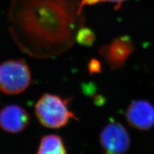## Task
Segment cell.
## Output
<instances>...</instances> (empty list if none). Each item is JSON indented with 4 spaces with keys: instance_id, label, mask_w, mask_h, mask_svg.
Here are the masks:
<instances>
[{
    "instance_id": "1",
    "label": "cell",
    "mask_w": 154,
    "mask_h": 154,
    "mask_svg": "<svg viewBox=\"0 0 154 154\" xmlns=\"http://www.w3.org/2000/svg\"><path fill=\"white\" fill-rule=\"evenodd\" d=\"M17 5L10 12V32L25 54L50 57L67 49L73 41L71 19L57 5L45 1Z\"/></svg>"
},
{
    "instance_id": "2",
    "label": "cell",
    "mask_w": 154,
    "mask_h": 154,
    "mask_svg": "<svg viewBox=\"0 0 154 154\" xmlns=\"http://www.w3.org/2000/svg\"><path fill=\"white\" fill-rule=\"evenodd\" d=\"M35 112L40 123L50 128L63 127L73 118L74 114L69 109L68 102L60 96L46 93L38 100Z\"/></svg>"
},
{
    "instance_id": "3",
    "label": "cell",
    "mask_w": 154,
    "mask_h": 154,
    "mask_svg": "<svg viewBox=\"0 0 154 154\" xmlns=\"http://www.w3.org/2000/svg\"><path fill=\"white\" fill-rule=\"evenodd\" d=\"M32 84L30 69L22 59H11L0 64V90L9 95L20 94Z\"/></svg>"
},
{
    "instance_id": "4",
    "label": "cell",
    "mask_w": 154,
    "mask_h": 154,
    "mask_svg": "<svg viewBox=\"0 0 154 154\" xmlns=\"http://www.w3.org/2000/svg\"><path fill=\"white\" fill-rule=\"evenodd\" d=\"M99 141L103 150L110 154L125 153L131 145V139L126 128L116 122H110L103 128Z\"/></svg>"
},
{
    "instance_id": "5",
    "label": "cell",
    "mask_w": 154,
    "mask_h": 154,
    "mask_svg": "<svg viewBox=\"0 0 154 154\" xmlns=\"http://www.w3.org/2000/svg\"><path fill=\"white\" fill-rule=\"evenodd\" d=\"M134 50L132 41L128 36H122L100 48V53L112 69L124 66Z\"/></svg>"
},
{
    "instance_id": "6",
    "label": "cell",
    "mask_w": 154,
    "mask_h": 154,
    "mask_svg": "<svg viewBox=\"0 0 154 154\" xmlns=\"http://www.w3.org/2000/svg\"><path fill=\"white\" fill-rule=\"evenodd\" d=\"M30 123L26 110L18 105H9L0 111V128L7 133L17 134L24 131Z\"/></svg>"
},
{
    "instance_id": "7",
    "label": "cell",
    "mask_w": 154,
    "mask_h": 154,
    "mask_svg": "<svg viewBox=\"0 0 154 154\" xmlns=\"http://www.w3.org/2000/svg\"><path fill=\"white\" fill-rule=\"evenodd\" d=\"M126 119L132 127L146 131L154 125V107L145 100L135 101L127 109Z\"/></svg>"
},
{
    "instance_id": "8",
    "label": "cell",
    "mask_w": 154,
    "mask_h": 154,
    "mask_svg": "<svg viewBox=\"0 0 154 154\" xmlns=\"http://www.w3.org/2000/svg\"><path fill=\"white\" fill-rule=\"evenodd\" d=\"M66 152L62 139L57 135L49 134L42 137L37 153L65 154Z\"/></svg>"
},
{
    "instance_id": "9",
    "label": "cell",
    "mask_w": 154,
    "mask_h": 154,
    "mask_svg": "<svg viewBox=\"0 0 154 154\" xmlns=\"http://www.w3.org/2000/svg\"><path fill=\"white\" fill-rule=\"evenodd\" d=\"M76 41L85 46H91L95 41L94 32L88 28H81L76 35Z\"/></svg>"
},
{
    "instance_id": "10",
    "label": "cell",
    "mask_w": 154,
    "mask_h": 154,
    "mask_svg": "<svg viewBox=\"0 0 154 154\" xmlns=\"http://www.w3.org/2000/svg\"><path fill=\"white\" fill-rule=\"evenodd\" d=\"M89 70L91 74L97 73L101 71V65L99 61L92 59L89 64Z\"/></svg>"
},
{
    "instance_id": "11",
    "label": "cell",
    "mask_w": 154,
    "mask_h": 154,
    "mask_svg": "<svg viewBox=\"0 0 154 154\" xmlns=\"http://www.w3.org/2000/svg\"><path fill=\"white\" fill-rule=\"evenodd\" d=\"M99 2H101V0H82V2L78 9V14H80L82 12V11L85 5H93Z\"/></svg>"
},
{
    "instance_id": "12",
    "label": "cell",
    "mask_w": 154,
    "mask_h": 154,
    "mask_svg": "<svg viewBox=\"0 0 154 154\" xmlns=\"http://www.w3.org/2000/svg\"><path fill=\"white\" fill-rule=\"evenodd\" d=\"M126 1V0H101V2H112V3H116L119 7L121 5L122 3Z\"/></svg>"
}]
</instances>
